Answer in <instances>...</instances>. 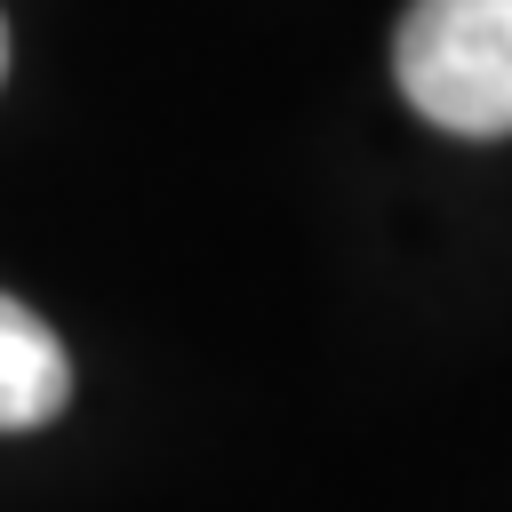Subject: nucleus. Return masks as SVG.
<instances>
[{
    "label": "nucleus",
    "mask_w": 512,
    "mask_h": 512,
    "mask_svg": "<svg viewBox=\"0 0 512 512\" xmlns=\"http://www.w3.org/2000/svg\"><path fill=\"white\" fill-rule=\"evenodd\" d=\"M400 96L448 136H512V0H416L392 40Z\"/></svg>",
    "instance_id": "f257e3e1"
},
{
    "label": "nucleus",
    "mask_w": 512,
    "mask_h": 512,
    "mask_svg": "<svg viewBox=\"0 0 512 512\" xmlns=\"http://www.w3.org/2000/svg\"><path fill=\"white\" fill-rule=\"evenodd\" d=\"M64 400H72V360H64V344H56L24 304L0 296V432H32V424H48Z\"/></svg>",
    "instance_id": "f03ea898"
},
{
    "label": "nucleus",
    "mask_w": 512,
    "mask_h": 512,
    "mask_svg": "<svg viewBox=\"0 0 512 512\" xmlns=\"http://www.w3.org/2000/svg\"><path fill=\"white\" fill-rule=\"evenodd\" d=\"M0 72H8V24H0Z\"/></svg>",
    "instance_id": "7ed1b4c3"
}]
</instances>
